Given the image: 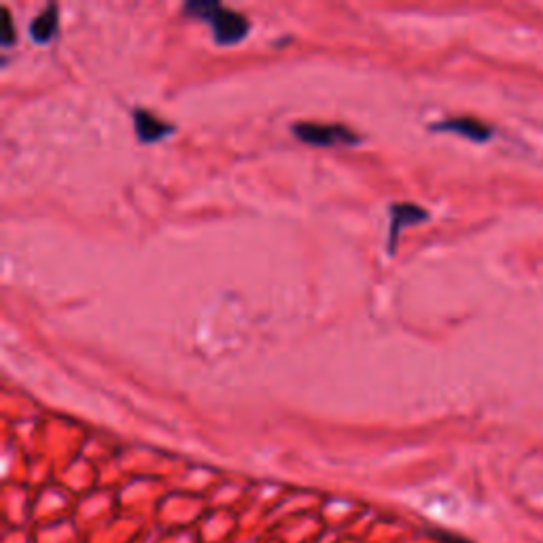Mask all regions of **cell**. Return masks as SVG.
Segmentation results:
<instances>
[{
  "label": "cell",
  "mask_w": 543,
  "mask_h": 543,
  "mask_svg": "<svg viewBox=\"0 0 543 543\" xmlns=\"http://www.w3.org/2000/svg\"><path fill=\"white\" fill-rule=\"evenodd\" d=\"M187 15L196 17V20H204L213 28L215 43L217 45H236L240 43L251 28L249 20L238 11L227 9L219 3H210V0H194V3L185 5Z\"/></svg>",
  "instance_id": "obj_1"
},
{
  "label": "cell",
  "mask_w": 543,
  "mask_h": 543,
  "mask_svg": "<svg viewBox=\"0 0 543 543\" xmlns=\"http://www.w3.org/2000/svg\"><path fill=\"white\" fill-rule=\"evenodd\" d=\"M295 138L314 147H334V145H355L357 134L344 126L336 124H312V121H300L293 126Z\"/></svg>",
  "instance_id": "obj_2"
},
{
  "label": "cell",
  "mask_w": 543,
  "mask_h": 543,
  "mask_svg": "<svg viewBox=\"0 0 543 543\" xmlns=\"http://www.w3.org/2000/svg\"><path fill=\"white\" fill-rule=\"evenodd\" d=\"M427 210L412 202H397L391 206V230H389V251H395V244L404 227L423 223L427 219Z\"/></svg>",
  "instance_id": "obj_3"
},
{
  "label": "cell",
  "mask_w": 543,
  "mask_h": 543,
  "mask_svg": "<svg viewBox=\"0 0 543 543\" xmlns=\"http://www.w3.org/2000/svg\"><path fill=\"white\" fill-rule=\"evenodd\" d=\"M134 128L143 143H157V140L166 138L174 130L170 124H166V121H162L160 117H155L153 113L143 111V109L134 111Z\"/></svg>",
  "instance_id": "obj_4"
},
{
  "label": "cell",
  "mask_w": 543,
  "mask_h": 543,
  "mask_svg": "<svg viewBox=\"0 0 543 543\" xmlns=\"http://www.w3.org/2000/svg\"><path fill=\"white\" fill-rule=\"evenodd\" d=\"M435 130H444V132H454L459 136L471 138V140H488L490 138V128L484 126L482 121L478 119H469V117H461V119H448L444 124L435 126Z\"/></svg>",
  "instance_id": "obj_5"
},
{
  "label": "cell",
  "mask_w": 543,
  "mask_h": 543,
  "mask_svg": "<svg viewBox=\"0 0 543 543\" xmlns=\"http://www.w3.org/2000/svg\"><path fill=\"white\" fill-rule=\"evenodd\" d=\"M58 32V7L49 5L45 11L39 13L37 20L30 24V37L41 45L49 43Z\"/></svg>",
  "instance_id": "obj_6"
},
{
  "label": "cell",
  "mask_w": 543,
  "mask_h": 543,
  "mask_svg": "<svg viewBox=\"0 0 543 543\" xmlns=\"http://www.w3.org/2000/svg\"><path fill=\"white\" fill-rule=\"evenodd\" d=\"M3 11V20H0V34H3V47H11L15 41V30H13V20L9 9H0Z\"/></svg>",
  "instance_id": "obj_7"
}]
</instances>
